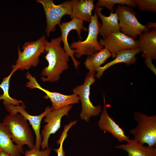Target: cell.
I'll return each instance as SVG.
<instances>
[{
    "mask_svg": "<svg viewBox=\"0 0 156 156\" xmlns=\"http://www.w3.org/2000/svg\"><path fill=\"white\" fill-rule=\"evenodd\" d=\"M114 9L118 15L120 31L127 36L136 39L143 32L149 30L146 25L139 22L132 8L118 5Z\"/></svg>",
    "mask_w": 156,
    "mask_h": 156,
    "instance_id": "obj_7",
    "label": "cell"
},
{
    "mask_svg": "<svg viewBox=\"0 0 156 156\" xmlns=\"http://www.w3.org/2000/svg\"><path fill=\"white\" fill-rule=\"evenodd\" d=\"M59 26L61 32V37L62 41L64 44L63 48L71 57L75 68L77 69L80 64V62L77 61L74 57V52L70 48L67 41L68 36L70 31L72 30H75L79 38L82 40L83 38L81 35V30L87 31L88 29L83 26V21L75 18H73L68 22H62Z\"/></svg>",
    "mask_w": 156,
    "mask_h": 156,
    "instance_id": "obj_13",
    "label": "cell"
},
{
    "mask_svg": "<svg viewBox=\"0 0 156 156\" xmlns=\"http://www.w3.org/2000/svg\"><path fill=\"white\" fill-rule=\"evenodd\" d=\"M133 118L137 126L129 131L134 137V139L143 145L150 147L156 146V115L148 116L136 111Z\"/></svg>",
    "mask_w": 156,
    "mask_h": 156,
    "instance_id": "obj_4",
    "label": "cell"
},
{
    "mask_svg": "<svg viewBox=\"0 0 156 156\" xmlns=\"http://www.w3.org/2000/svg\"><path fill=\"white\" fill-rule=\"evenodd\" d=\"M61 36L52 38L45 47V56L48 62L47 66L42 70L41 79L43 82H53L58 81L61 74L68 68L69 55L61 45Z\"/></svg>",
    "mask_w": 156,
    "mask_h": 156,
    "instance_id": "obj_1",
    "label": "cell"
},
{
    "mask_svg": "<svg viewBox=\"0 0 156 156\" xmlns=\"http://www.w3.org/2000/svg\"><path fill=\"white\" fill-rule=\"evenodd\" d=\"M48 42L46 36L43 35L36 41L24 43L22 51L18 47V58L16 64L12 66V70L15 71L19 69L23 70L37 66L39 62V57L45 52Z\"/></svg>",
    "mask_w": 156,
    "mask_h": 156,
    "instance_id": "obj_3",
    "label": "cell"
},
{
    "mask_svg": "<svg viewBox=\"0 0 156 156\" xmlns=\"http://www.w3.org/2000/svg\"><path fill=\"white\" fill-rule=\"evenodd\" d=\"M99 43L109 51L113 58L120 51L139 48L138 40L127 36L120 31L111 34L103 38Z\"/></svg>",
    "mask_w": 156,
    "mask_h": 156,
    "instance_id": "obj_11",
    "label": "cell"
},
{
    "mask_svg": "<svg viewBox=\"0 0 156 156\" xmlns=\"http://www.w3.org/2000/svg\"><path fill=\"white\" fill-rule=\"evenodd\" d=\"M73 105L63 107L56 110H52L44 117V122L47 123L41 134L42 138L40 147L41 150L49 148L48 141L50 135L54 134L60 128L62 117L68 116V112L71 109Z\"/></svg>",
    "mask_w": 156,
    "mask_h": 156,
    "instance_id": "obj_10",
    "label": "cell"
},
{
    "mask_svg": "<svg viewBox=\"0 0 156 156\" xmlns=\"http://www.w3.org/2000/svg\"><path fill=\"white\" fill-rule=\"evenodd\" d=\"M15 71L12 70L10 75L7 77L4 78L2 82L0 84V88L3 92V94L0 95V100L3 99V101L15 105H18L23 103V102L11 97L9 95V93L10 79Z\"/></svg>",
    "mask_w": 156,
    "mask_h": 156,
    "instance_id": "obj_22",
    "label": "cell"
},
{
    "mask_svg": "<svg viewBox=\"0 0 156 156\" xmlns=\"http://www.w3.org/2000/svg\"><path fill=\"white\" fill-rule=\"evenodd\" d=\"M0 156H16L10 155L7 152L3 151H0Z\"/></svg>",
    "mask_w": 156,
    "mask_h": 156,
    "instance_id": "obj_29",
    "label": "cell"
},
{
    "mask_svg": "<svg viewBox=\"0 0 156 156\" xmlns=\"http://www.w3.org/2000/svg\"><path fill=\"white\" fill-rule=\"evenodd\" d=\"M95 11L97 16L100 17L102 24L99 29L100 35L102 38L106 37L109 34L120 31L118 16L117 13L110 12L108 16L102 14V8L95 6Z\"/></svg>",
    "mask_w": 156,
    "mask_h": 156,
    "instance_id": "obj_16",
    "label": "cell"
},
{
    "mask_svg": "<svg viewBox=\"0 0 156 156\" xmlns=\"http://www.w3.org/2000/svg\"><path fill=\"white\" fill-rule=\"evenodd\" d=\"M42 4L45 12L47 22L45 33L49 37L50 32L54 31L56 27L61 23L62 18L66 15H71L72 8L70 1H66L58 5L55 4L52 0H36Z\"/></svg>",
    "mask_w": 156,
    "mask_h": 156,
    "instance_id": "obj_8",
    "label": "cell"
},
{
    "mask_svg": "<svg viewBox=\"0 0 156 156\" xmlns=\"http://www.w3.org/2000/svg\"><path fill=\"white\" fill-rule=\"evenodd\" d=\"M139 36V48L144 59H156V28L143 32Z\"/></svg>",
    "mask_w": 156,
    "mask_h": 156,
    "instance_id": "obj_15",
    "label": "cell"
},
{
    "mask_svg": "<svg viewBox=\"0 0 156 156\" xmlns=\"http://www.w3.org/2000/svg\"><path fill=\"white\" fill-rule=\"evenodd\" d=\"M140 52V49L138 48L125 50L118 52L114 60L107 63L103 66L99 67L97 71V73L94 75V77L99 79L105 71L117 63H124L127 66L134 64L137 59L135 55Z\"/></svg>",
    "mask_w": 156,
    "mask_h": 156,
    "instance_id": "obj_17",
    "label": "cell"
},
{
    "mask_svg": "<svg viewBox=\"0 0 156 156\" xmlns=\"http://www.w3.org/2000/svg\"><path fill=\"white\" fill-rule=\"evenodd\" d=\"M146 26L148 28H156V23L149 22L147 24Z\"/></svg>",
    "mask_w": 156,
    "mask_h": 156,
    "instance_id": "obj_28",
    "label": "cell"
},
{
    "mask_svg": "<svg viewBox=\"0 0 156 156\" xmlns=\"http://www.w3.org/2000/svg\"><path fill=\"white\" fill-rule=\"evenodd\" d=\"M2 123L7 127L14 143L23 146L27 145L29 149L34 147V137L27 120L21 114L6 115Z\"/></svg>",
    "mask_w": 156,
    "mask_h": 156,
    "instance_id": "obj_2",
    "label": "cell"
},
{
    "mask_svg": "<svg viewBox=\"0 0 156 156\" xmlns=\"http://www.w3.org/2000/svg\"><path fill=\"white\" fill-rule=\"evenodd\" d=\"M116 4L126 5L132 8L137 7L135 0H99L95 6L105 7L109 10L111 12H113Z\"/></svg>",
    "mask_w": 156,
    "mask_h": 156,
    "instance_id": "obj_23",
    "label": "cell"
},
{
    "mask_svg": "<svg viewBox=\"0 0 156 156\" xmlns=\"http://www.w3.org/2000/svg\"><path fill=\"white\" fill-rule=\"evenodd\" d=\"M51 151V148L49 147L41 151L34 147L31 149L26 150L24 156H49Z\"/></svg>",
    "mask_w": 156,
    "mask_h": 156,
    "instance_id": "obj_25",
    "label": "cell"
},
{
    "mask_svg": "<svg viewBox=\"0 0 156 156\" xmlns=\"http://www.w3.org/2000/svg\"><path fill=\"white\" fill-rule=\"evenodd\" d=\"M70 1L72 8L71 18H77L90 23L92 16V11L95 7L94 0H72Z\"/></svg>",
    "mask_w": 156,
    "mask_h": 156,
    "instance_id": "obj_18",
    "label": "cell"
},
{
    "mask_svg": "<svg viewBox=\"0 0 156 156\" xmlns=\"http://www.w3.org/2000/svg\"><path fill=\"white\" fill-rule=\"evenodd\" d=\"M152 60L150 58L145 59V62L147 66L156 75V68L152 63Z\"/></svg>",
    "mask_w": 156,
    "mask_h": 156,
    "instance_id": "obj_27",
    "label": "cell"
},
{
    "mask_svg": "<svg viewBox=\"0 0 156 156\" xmlns=\"http://www.w3.org/2000/svg\"><path fill=\"white\" fill-rule=\"evenodd\" d=\"M111 55L109 51L104 48L98 52L87 56L84 62L85 67L89 71L96 72Z\"/></svg>",
    "mask_w": 156,
    "mask_h": 156,
    "instance_id": "obj_21",
    "label": "cell"
},
{
    "mask_svg": "<svg viewBox=\"0 0 156 156\" xmlns=\"http://www.w3.org/2000/svg\"><path fill=\"white\" fill-rule=\"evenodd\" d=\"M12 155L20 156L24 153L23 146L14 144L10 132L7 127L0 122V151Z\"/></svg>",
    "mask_w": 156,
    "mask_h": 156,
    "instance_id": "obj_20",
    "label": "cell"
},
{
    "mask_svg": "<svg viewBox=\"0 0 156 156\" xmlns=\"http://www.w3.org/2000/svg\"><path fill=\"white\" fill-rule=\"evenodd\" d=\"M3 102L6 110L10 114H16L19 113L29 121L36 137L34 147L36 149H39L42 140L40 132L41 122L42 119L52 110L51 107L47 106L44 112L41 114L32 116L26 111L25 106L23 102L21 104V105H15L4 101Z\"/></svg>",
    "mask_w": 156,
    "mask_h": 156,
    "instance_id": "obj_9",
    "label": "cell"
},
{
    "mask_svg": "<svg viewBox=\"0 0 156 156\" xmlns=\"http://www.w3.org/2000/svg\"><path fill=\"white\" fill-rule=\"evenodd\" d=\"M125 144L116 146V148L126 151L128 156H156V148L145 146L133 139H129Z\"/></svg>",
    "mask_w": 156,
    "mask_h": 156,
    "instance_id": "obj_19",
    "label": "cell"
},
{
    "mask_svg": "<svg viewBox=\"0 0 156 156\" xmlns=\"http://www.w3.org/2000/svg\"><path fill=\"white\" fill-rule=\"evenodd\" d=\"M27 79L29 81L26 83V86L31 89H38L46 94L45 98H49L51 100L52 110H56L63 107L78 103L79 97L73 94L71 95H65L60 93L52 92L42 87L38 82L35 77L29 75Z\"/></svg>",
    "mask_w": 156,
    "mask_h": 156,
    "instance_id": "obj_12",
    "label": "cell"
},
{
    "mask_svg": "<svg viewBox=\"0 0 156 156\" xmlns=\"http://www.w3.org/2000/svg\"><path fill=\"white\" fill-rule=\"evenodd\" d=\"M95 73L89 71L83 83L77 86L73 90V93L79 97L81 102V111L79 115L80 118L87 122L89 121L91 117L98 116L102 111L101 106L100 105L94 106L90 98V86L95 81Z\"/></svg>",
    "mask_w": 156,
    "mask_h": 156,
    "instance_id": "obj_6",
    "label": "cell"
},
{
    "mask_svg": "<svg viewBox=\"0 0 156 156\" xmlns=\"http://www.w3.org/2000/svg\"><path fill=\"white\" fill-rule=\"evenodd\" d=\"M64 140H62L60 144L59 147L57 149H54V151L57 153V156H65V152L63 147V144Z\"/></svg>",
    "mask_w": 156,
    "mask_h": 156,
    "instance_id": "obj_26",
    "label": "cell"
},
{
    "mask_svg": "<svg viewBox=\"0 0 156 156\" xmlns=\"http://www.w3.org/2000/svg\"><path fill=\"white\" fill-rule=\"evenodd\" d=\"M101 25L94 11V15L92 16L89 25L88 34L86 38L83 41L78 40L74 41L70 46L76 57L79 58L83 55H90L104 48L98 40Z\"/></svg>",
    "mask_w": 156,
    "mask_h": 156,
    "instance_id": "obj_5",
    "label": "cell"
},
{
    "mask_svg": "<svg viewBox=\"0 0 156 156\" xmlns=\"http://www.w3.org/2000/svg\"><path fill=\"white\" fill-rule=\"evenodd\" d=\"M137 7L141 11L156 12V0H135Z\"/></svg>",
    "mask_w": 156,
    "mask_h": 156,
    "instance_id": "obj_24",
    "label": "cell"
},
{
    "mask_svg": "<svg viewBox=\"0 0 156 156\" xmlns=\"http://www.w3.org/2000/svg\"><path fill=\"white\" fill-rule=\"evenodd\" d=\"M103 105L102 111L98 121L99 128L105 131L109 132L119 142L125 141L130 139V137L125 134L124 130L110 117L108 114L107 104L105 95H103Z\"/></svg>",
    "mask_w": 156,
    "mask_h": 156,
    "instance_id": "obj_14",
    "label": "cell"
}]
</instances>
